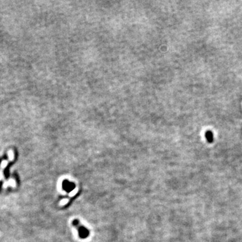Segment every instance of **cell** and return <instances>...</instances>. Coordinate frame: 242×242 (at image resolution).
Instances as JSON below:
<instances>
[{
  "mask_svg": "<svg viewBox=\"0 0 242 242\" xmlns=\"http://www.w3.org/2000/svg\"><path fill=\"white\" fill-rule=\"evenodd\" d=\"M64 188L67 191H71L74 188V184L66 181L64 182Z\"/></svg>",
  "mask_w": 242,
  "mask_h": 242,
  "instance_id": "cell-1",
  "label": "cell"
},
{
  "mask_svg": "<svg viewBox=\"0 0 242 242\" xmlns=\"http://www.w3.org/2000/svg\"><path fill=\"white\" fill-rule=\"evenodd\" d=\"M79 235L82 237H86L88 236V231L84 227H81L79 229Z\"/></svg>",
  "mask_w": 242,
  "mask_h": 242,
  "instance_id": "cell-2",
  "label": "cell"
},
{
  "mask_svg": "<svg viewBox=\"0 0 242 242\" xmlns=\"http://www.w3.org/2000/svg\"><path fill=\"white\" fill-rule=\"evenodd\" d=\"M206 137L207 139L209 140V141H211L212 139H213V135H212V133L209 132V131L206 133Z\"/></svg>",
  "mask_w": 242,
  "mask_h": 242,
  "instance_id": "cell-3",
  "label": "cell"
},
{
  "mask_svg": "<svg viewBox=\"0 0 242 242\" xmlns=\"http://www.w3.org/2000/svg\"><path fill=\"white\" fill-rule=\"evenodd\" d=\"M9 155H10V160H13V153H12V151H10V152H9Z\"/></svg>",
  "mask_w": 242,
  "mask_h": 242,
  "instance_id": "cell-4",
  "label": "cell"
},
{
  "mask_svg": "<svg viewBox=\"0 0 242 242\" xmlns=\"http://www.w3.org/2000/svg\"><path fill=\"white\" fill-rule=\"evenodd\" d=\"M6 164H7V163L6 162V161H4V162L2 163V167H4V166H5V165H6Z\"/></svg>",
  "mask_w": 242,
  "mask_h": 242,
  "instance_id": "cell-5",
  "label": "cell"
}]
</instances>
